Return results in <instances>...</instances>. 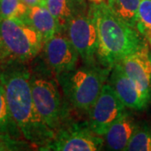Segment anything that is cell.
Returning <instances> with one entry per match:
<instances>
[{"mask_svg": "<svg viewBox=\"0 0 151 151\" xmlns=\"http://www.w3.org/2000/svg\"><path fill=\"white\" fill-rule=\"evenodd\" d=\"M30 76L31 72L24 62L5 60L0 64V81L12 118L24 139L41 150L54 139L55 133L45 124L35 108Z\"/></svg>", "mask_w": 151, "mask_h": 151, "instance_id": "1", "label": "cell"}, {"mask_svg": "<svg viewBox=\"0 0 151 151\" xmlns=\"http://www.w3.org/2000/svg\"><path fill=\"white\" fill-rule=\"evenodd\" d=\"M90 9L98 35L97 60L103 67L111 69L126 56L148 45L136 28L113 14L106 2L91 3Z\"/></svg>", "mask_w": 151, "mask_h": 151, "instance_id": "2", "label": "cell"}, {"mask_svg": "<svg viewBox=\"0 0 151 151\" xmlns=\"http://www.w3.org/2000/svg\"><path fill=\"white\" fill-rule=\"evenodd\" d=\"M111 69L86 65L58 76L60 84L72 108L88 112L108 80Z\"/></svg>", "mask_w": 151, "mask_h": 151, "instance_id": "3", "label": "cell"}, {"mask_svg": "<svg viewBox=\"0 0 151 151\" xmlns=\"http://www.w3.org/2000/svg\"><path fill=\"white\" fill-rule=\"evenodd\" d=\"M42 47V38L27 22L0 17V49L4 60L26 62L35 58Z\"/></svg>", "mask_w": 151, "mask_h": 151, "instance_id": "4", "label": "cell"}, {"mask_svg": "<svg viewBox=\"0 0 151 151\" xmlns=\"http://www.w3.org/2000/svg\"><path fill=\"white\" fill-rule=\"evenodd\" d=\"M30 86L38 113L49 128L56 133L64 126L67 116L57 82L44 76L31 74Z\"/></svg>", "mask_w": 151, "mask_h": 151, "instance_id": "5", "label": "cell"}, {"mask_svg": "<svg viewBox=\"0 0 151 151\" xmlns=\"http://www.w3.org/2000/svg\"><path fill=\"white\" fill-rule=\"evenodd\" d=\"M65 32L83 62L86 65H95L98 48V35L91 9L87 14L71 19Z\"/></svg>", "mask_w": 151, "mask_h": 151, "instance_id": "6", "label": "cell"}, {"mask_svg": "<svg viewBox=\"0 0 151 151\" xmlns=\"http://www.w3.org/2000/svg\"><path fill=\"white\" fill-rule=\"evenodd\" d=\"M104 140L93 133L86 124L63 126L55 134V138L41 150L97 151L103 149Z\"/></svg>", "mask_w": 151, "mask_h": 151, "instance_id": "7", "label": "cell"}, {"mask_svg": "<svg viewBox=\"0 0 151 151\" xmlns=\"http://www.w3.org/2000/svg\"><path fill=\"white\" fill-rule=\"evenodd\" d=\"M126 108L112 86L105 83L100 95L88 111L87 125L93 133L103 136Z\"/></svg>", "mask_w": 151, "mask_h": 151, "instance_id": "8", "label": "cell"}, {"mask_svg": "<svg viewBox=\"0 0 151 151\" xmlns=\"http://www.w3.org/2000/svg\"><path fill=\"white\" fill-rule=\"evenodd\" d=\"M44 51L47 64L57 76L76 69L79 54L62 32L44 44Z\"/></svg>", "mask_w": 151, "mask_h": 151, "instance_id": "9", "label": "cell"}, {"mask_svg": "<svg viewBox=\"0 0 151 151\" xmlns=\"http://www.w3.org/2000/svg\"><path fill=\"white\" fill-rule=\"evenodd\" d=\"M109 81L120 101L127 108L141 111L148 107L151 100L126 74L119 62L111 68Z\"/></svg>", "mask_w": 151, "mask_h": 151, "instance_id": "10", "label": "cell"}, {"mask_svg": "<svg viewBox=\"0 0 151 151\" xmlns=\"http://www.w3.org/2000/svg\"><path fill=\"white\" fill-rule=\"evenodd\" d=\"M119 63L126 74L151 100V54L149 45L126 56Z\"/></svg>", "mask_w": 151, "mask_h": 151, "instance_id": "11", "label": "cell"}, {"mask_svg": "<svg viewBox=\"0 0 151 151\" xmlns=\"http://www.w3.org/2000/svg\"><path fill=\"white\" fill-rule=\"evenodd\" d=\"M139 124L127 110L107 130L103 137L110 150H125Z\"/></svg>", "mask_w": 151, "mask_h": 151, "instance_id": "12", "label": "cell"}, {"mask_svg": "<svg viewBox=\"0 0 151 151\" xmlns=\"http://www.w3.org/2000/svg\"><path fill=\"white\" fill-rule=\"evenodd\" d=\"M88 0H45V5L55 17L61 32L65 29L71 19L76 16L87 14L90 11L91 4Z\"/></svg>", "mask_w": 151, "mask_h": 151, "instance_id": "13", "label": "cell"}, {"mask_svg": "<svg viewBox=\"0 0 151 151\" xmlns=\"http://www.w3.org/2000/svg\"><path fill=\"white\" fill-rule=\"evenodd\" d=\"M22 19L29 24L39 33L44 44L56 34L61 32L56 19L44 4L29 6Z\"/></svg>", "mask_w": 151, "mask_h": 151, "instance_id": "14", "label": "cell"}, {"mask_svg": "<svg viewBox=\"0 0 151 151\" xmlns=\"http://www.w3.org/2000/svg\"><path fill=\"white\" fill-rule=\"evenodd\" d=\"M141 0H106L113 14L132 27L136 28Z\"/></svg>", "mask_w": 151, "mask_h": 151, "instance_id": "15", "label": "cell"}, {"mask_svg": "<svg viewBox=\"0 0 151 151\" xmlns=\"http://www.w3.org/2000/svg\"><path fill=\"white\" fill-rule=\"evenodd\" d=\"M0 133L11 135L18 139H21V136H23L14 120L12 118L6 98L5 90L1 81H0Z\"/></svg>", "mask_w": 151, "mask_h": 151, "instance_id": "16", "label": "cell"}, {"mask_svg": "<svg viewBox=\"0 0 151 151\" xmlns=\"http://www.w3.org/2000/svg\"><path fill=\"white\" fill-rule=\"evenodd\" d=\"M125 151H151V124H139Z\"/></svg>", "mask_w": 151, "mask_h": 151, "instance_id": "17", "label": "cell"}, {"mask_svg": "<svg viewBox=\"0 0 151 151\" xmlns=\"http://www.w3.org/2000/svg\"><path fill=\"white\" fill-rule=\"evenodd\" d=\"M136 29L151 45V0H141Z\"/></svg>", "mask_w": 151, "mask_h": 151, "instance_id": "18", "label": "cell"}, {"mask_svg": "<svg viewBox=\"0 0 151 151\" xmlns=\"http://www.w3.org/2000/svg\"><path fill=\"white\" fill-rule=\"evenodd\" d=\"M22 0H0V17L4 19H23L28 11Z\"/></svg>", "mask_w": 151, "mask_h": 151, "instance_id": "19", "label": "cell"}, {"mask_svg": "<svg viewBox=\"0 0 151 151\" xmlns=\"http://www.w3.org/2000/svg\"><path fill=\"white\" fill-rule=\"evenodd\" d=\"M34 146L27 140L0 133V151L30 150Z\"/></svg>", "mask_w": 151, "mask_h": 151, "instance_id": "20", "label": "cell"}, {"mask_svg": "<svg viewBox=\"0 0 151 151\" xmlns=\"http://www.w3.org/2000/svg\"><path fill=\"white\" fill-rule=\"evenodd\" d=\"M27 6H34L39 5V4H44L45 5V0H22Z\"/></svg>", "mask_w": 151, "mask_h": 151, "instance_id": "21", "label": "cell"}, {"mask_svg": "<svg viewBox=\"0 0 151 151\" xmlns=\"http://www.w3.org/2000/svg\"><path fill=\"white\" fill-rule=\"evenodd\" d=\"M91 3H94V4H100L102 2H105L106 0H88Z\"/></svg>", "mask_w": 151, "mask_h": 151, "instance_id": "22", "label": "cell"}, {"mask_svg": "<svg viewBox=\"0 0 151 151\" xmlns=\"http://www.w3.org/2000/svg\"><path fill=\"white\" fill-rule=\"evenodd\" d=\"M4 60V56H3V54H2V51H1V49H0V62Z\"/></svg>", "mask_w": 151, "mask_h": 151, "instance_id": "23", "label": "cell"}]
</instances>
